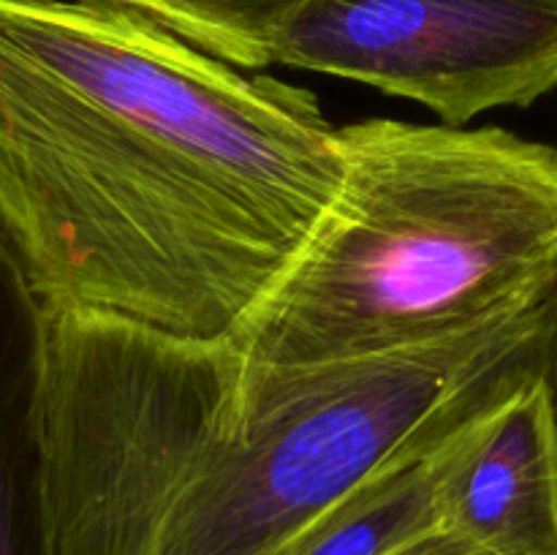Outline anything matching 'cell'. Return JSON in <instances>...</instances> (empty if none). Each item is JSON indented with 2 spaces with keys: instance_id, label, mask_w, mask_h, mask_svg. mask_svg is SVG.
Here are the masks:
<instances>
[{
  "instance_id": "6da1fadb",
  "label": "cell",
  "mask_w": 557,
  "mask_h": 555,
  "mask_svg": "<svg viewBox=\"0 0 557 555\" xmlns=\"http://www.w3.org/2000/svg\"><path fill=\"white\" fill-rule=\"evenodd\" d=\"M341 180L308 87L120 0H0V232L44 308L226 341Z\"/></svg>"
},
{
  "instance_id": "7a4b0ae2",
  "label": "cell",
  "mask_w": 557,
  "mask_h": 555,
  "mask_svg": "<svg viewBox=\"0 0 557 555\" xmlns=\"http://www.w3.org/2000/svg\"><path fill=\"white\" fill-rule=\"evenodd\" d=\"M549 308L430 346L264 368L41 308L36 555H286L354 484L544 351Z\"/></svg>"
},
{
  "instance_id": "3957f363",
  "label": "cell",
  "mask_w": 557,
  "mask_h": 555,
  "mask_svg": "<svg viewBox=\"0 0 557 555\" xmlns=\"http://www.w3.org/2000/svg\"><path fill=\"white\" fill-rule=\"evenodd\" d=\"M337 139L341 188L228 337L248 362H357L549 308L557 147L392 118L341 125Z\"/></svg>"
},
{
  "instance_id": "277c9868",
  "label": "cell",
  "mask_w": 557,
  "mask_h": 555,
  "mask_svg": "<svg viewBox=\"0 0 557 555\" xmlns=\"http://www.w3.org/2000/svg\"><path fill=\"white\" fill-rule=\"evenodd\" d=\"M270 63L408 98L460 128L557 90V0H305Z\"/></svg>"
},
{
  "instance_id": "5b68a950",
  "label": "cell",
  "mask_w": 557,
  "mask_h": 555,
  "mask_svg": "<svg viewBox=\"0 0 557 555\" xmlns=\"http://www.w3.org/2000/svg\"><path fill=\"white\" fill-rule=\"evenodd\" d=\"M542 362L533 357L517 365L476 400L408 441L337 498L286 555H389L446 522L451 482L487 439L511 390Z\"/></svg>"
},
{
  "instance_id": "8992f818",
  "label": "cell",
  "mask_w": 557,
  "mask_h": 555,
  "mask_svg": "<svg viewBox=\"0 0 557 555\" xmlns=\"http://www.w3.org/2000/svg\"><path fill=\"white\" fill-rule=\"evenodd\" d=\"M542 365L511 390L449 490L446 522L495 555H557V400Z\"/></svg>"
},
{
  "instance_id": "52a82bcc",
  "label": "cell",
  "mask_w": 557,
  "mask_h": 555,
  "mask_svg": "<svg viewBox=\"0 0 557 555\" xmlns=\"http://www.w3.org/2000/svg\"><path fill=\"white\" fill-rule=\"evenodd\" d=\"M44 305L0 232V555H22L36 531V335Z\"/></svg>"
},
{
  "instance_id": "ba28073f",
  "label": "cell",
  "mask_w": 557,
  "mask_h": 555,
  "mask_svg": "<svg viewBox=\"0 0 557 555\" xmlns=\"http://www.w3.org/2000/svg\"><path fill=\"white\" fill-rule=\"evenodd\" d=\"M243 71L270 63L277 27L305 0H120Z\"/></svg>"
},
{
  "instance_id": "9c48e42d",
  "label": "cell",
  "mask_w": 557,
  "mask_h": 555,
  "mask_svg": "<svg viewBox=\"0 0 557 555\" xmlns=\"http://www.w3.org/2000/svg\"><path fill=\"white\" fill-rule=\"evenodd\" d=\"M389 555H495L487 547L462 533L451 522H441L438 528H430L422 536L411 539V542L400 544L392 550Z\"/></svg>"
},
{
  "instance_id": "30bf717a",
  "label": "cell",
  "mask_w": 557,
  "mask_h": 555,
  "mask_svg": "<svg viewBox=\"0 0 557 555\" xmlns=\"http://www.w3.org/2000/svg\"><path fill=\"white\" fill-rule=\"evenodd\" d=\"M544 365H549L547 375L557 400V294L553 299V308H549V330H547V348H544Z\"/></svg>"
}]
</instances>
